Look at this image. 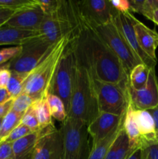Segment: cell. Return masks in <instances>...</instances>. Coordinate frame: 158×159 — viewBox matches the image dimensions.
Here are the masks:
<instances>
[{"mask_svg":"<svg viewBox=\"0 0 158 159\" xmlns=\"http://www.w3.org/2000/svg\"><path fill=\"white\" fill-rule=\"evenodd\" d=\"M77 26L73 33L74 50L80 63L95 79L122 86L128 90L129 75L120 59L107 43L82 20L76 9Z\"/></svg>","mask_w":158,"mask_h":159,"instance_id":"obj_1","label":"cell"},{"mask_svg":"<svg viewBox=\"0 0 158 159\" xmlns=\"http://www.w3.org/2000/svg\"><path fill=\"white\" fill-rule=\"evenodd\" d=\"M99 113L94 78L88 68L80 63L77 58L67 117L80 121L88 126Z\"/></svg>","mask_w":158,"mask_h":159,"instance_id":"obj_2","label":"cell"},{"mask_svg":"<svg viewBox=\"0 0 158 159\" xmlns=\"http://www.w3.org/2000/svg\"><path fill=\"white\" fill-rule=\"evenodd\" d=\"M73 34H68L54 45L44 59L29 72L25 82L23 93L36 101L46 98L49 94L56 71L63 53L72 38Z\"/></svg>","mask_w":158,"mask_h":159,"instance_id":"obj_3","label":"cell"},{"mask_svg":"<svg viewBox=\"0 0 158 159\" xmlns=\"http://www.w3.org/2000/svg\"><path fill=\"white\" fill-rule=\"evenodd\" d=\"M73 38L74 35L64 51L49 92L50 94L56 95L60 98L64 103L67 113L69 109L77 65V56L74 50Z\"/></svg>","mask_w":158,"mask_h":159,"instance_id":"obj_4","label":"cell"},{"mask_svg":"<svg viewBox=\"0 0 158 159\" xmlns=\"http://www.w3.org/2000/svg\"><path fill=\"white\" fill-rule=\"evenodd\" d=\"M88 126L67 117L60 128L63 138L62 159H88L91 152Z\"/></svg>","mask_w":158,"mask_h":159,"instance_id":"obj_5","label":"cell"},{"mask_svg":"<svg viewBox=\"0 0 158 159\" xmlns=\"http://www.w3.org/2000/svg\"><path fill=\"white\" fill-rule=\"evenodd\" d=\"M80 17L107 43V45L111 48L112 51L120 59L127 74L129 75L130 71L135 66L139 64H142L138 60L134 53L132 51L122 36L121 35L118 28L113 23L112 19L108 23L99 24V23L87 21L81 16Z\"/></svg>","mask_w":158,"mask_h":159,"instance_id":"obj_6","label":"cell"},{"mask_svg":"<svg viewBox=\"0 0 158 159\" xmlns=\"http://www.w3.org/2000/svg\"><path fill=\"white\" fill-rule=\"evenodd\" d=\"M55 44V43H54ZM54 44L42 35L22 45L20 52L9 62V69L18 73H29L46 57Z\"/></svg>","mask_w":158,"mask_h":159,"instance_id":"obj_7","label":"cell"},{"mask_svg":"<svg viewBox=\"0 0 158 159\" xmlns=\"http://www.w3.org/2000/svg\"><path fill=\"white\" fill-rule=\"evenodd\" d=\"M99 112L122 116L125 114L129 102L128 90L122 86L94 79Z\"/></svg>","mask_w":158,"mask_h":159,"instance_id":"obj_8","label":"cell"},{"mask_svg":"<svg viewBox=\"0 0 158 159\" xmlns=\"http://www.w3.org/2000/svg\"><path fill=\"white\" fill-rule=\"evenodd\" d=\"M136 18L132 12L122 14L116 11L112 16V21L120 32L121 35L125 40L138 60L149 68H155L156 62L152 60L139 47L134 30V24Z\"/></svg>","mask_w":158,"mask_h":159,"instance_id":"obj_9","label":"cell"},{"mask_svg":"<svg viewBox=\"0 0 158 159\" xmlns=\"http://www.w3.org/2000/svg\"><path fill=\"white\" fill-rule=\"evenodd\" d=\"M63 138L61 130L54 124L40 130L32 159H62Z\"/></svg>","mask_w":158,"mask_h":159,"instance_id":"obj_10","label":"cell"},{"mask_svg":"<svg viewBox=\"0 0 158 159\" xmlns=\"http://www.w3.org/2000/svg\"><path fill=\"white\" fill-rule=\"evenodd\" d=\"M124 115L118 116L105 112L99 113L87 127L91 141V148L95 147L121 125Z\"/></svg>","mask_w":158,"mask_h":159,"instance_id":"obj_11","label":"cell"},{"mask_svg":"<svg viewBox=\"0 0 158 159\" xmlns=\"http://www.w3.org/2000/svg\"><path fill=\"white\" fill-rule=\"evenodd\" d=\"M129 99L136 110H148L158 106V82L155 68L150 69L147 84L141 90H135L129 85Z\"/></svg>","mask_w":158,"mask_h":159,"instance_id":"obj_12","label":"cell"},{"mask_svg":"<svg viewBox=\"0 0 158 159\" xmlns=\"http://www.w3.org/2000/svg\"><path fill=\"white\" fill-rule=\"evenodd\" d=\"M74 2L81 16L91 23H108L116 12L110 5L109 0H84Z\"/></svg>","mask_w":158,"mask_h":159,"instance_id":"obj_13","label":"cell"},{"mask_svg":"<svg viewBox=\"0 0 158 159\" xmlns=\"http://www.w3.org/2000/svg\"><path fill=\"white\" fill-rule=\"evenodd\" d=\"M44 18L43 10L34 0L33 6L16 11L6 22L5 26L29 31H40V25Z\"/></svg>","mask_w":158,"mask_h":159,"instance_id":"obj_14","label":"cell"},{"mask_svg":"<svg viewBox=\"0 0 158 159\" xmlns=\"http://www.w3.org/2000/svg\"><path fill=\"white\" fill-rule=\"evenodd\" d=\"M136 39L141 49L156 62V50L158 47V33L151 30L136 19L134 24Z\"/></svg>","mask_w":158,"mask_h":159,"instance_id":"obj_15","label":"cell"},{"mask_svg":"<svg viewBox=\"0 0 158 159\" xmlns=\"http://www.w3.org/2000/svg\"><path fill=\"white\" fill-rule=\"evenodd\" d=\"M41 35L40 31H29L2 26L0 27V46H22L32 39Z\"/></svg>","mask_w":158,"mask_h":159,"instance_id":"obj_16","label":"cell"},{"mask_svg":"<svg viewBox=\"0 0 158 159\" xmlns=\"http://www.w3.org/2000/svg\"><path fill=\"white\" fill-rule=\"evenodd\" d=\"M40 130L34 131L12 144L15 159H32Z\"/></svg>","mask_w":158,"mask_h":159,"instance_id":"obj_17","label":"cell"},{"mask_svg":"<svg viewBox=\"0 0 158 159\" xmlns=\"http://www.w3.org/2000/svg\"><path fill=\"white\" fill-rule=\"evenodd\" d=\"M136 148L137 147H134L130 144L128 137L123 130V127H122L104 159H125L131 151Z\"/></svg>","mask_w":158,"mask_h":159,"instance_id":"obj_18","label":"cell"},{"mask_svg":"<svg viewBox=\"0 0 158 159\" xmlns=\"http://www.w3.org/2000/svg\"><path fill=\"white\" fill-rule=\"evenodd\" d=\"M134 117L141 138L147 140H155V123L148 110H136L134 108Z\"/></svg>","mask_w":158,"mask_h":159,"instance_id":"obj_19","label":"cell"},{"mask_svg":"<svg viewBox=\"0 0 158 159\" xmlns=\"http://www.w3.org/2000/svg\"><path fill=\"white\" fill-rule=\"evenodd\" d=\"M122 127L125 134L129 140L130 144L134 147L139 146V141L140 139L139 130L136 125L134 117V107L129 99L128 105L125 110V115L122 122Z\"/></svg>","mask_w":158,"mask_h":159,"instance_id":"obj_20","label":"cell"},{"mask_svg":"<svg viewBox=\"0 0 158 159\" xmlns=\"http://www.w3.org/2000/svg\"><path fill=\"white\" fill-rule=\"evenodd\" d=\"M150 69L151 68L144 64H139L135 66L129 73V86L135 90H141L145 88Z\"/></svg>","mask_w":158,"mask_h":159,"instance_id":"obj_21","label":"cell"},{"mask_svg":"<svg viewBox=\"0 0 158 159\" xmlns=\"http://www.w3.org/2000/svg\"><path fill=\"white\" fill-rule=\"evenodd\" d=\"M122 122H123V120H122ZM122 127V123L116 130H114L111 134L108 135L105 139L101 141L95 147L91 148V152H90L88 159H104L109 148L111 147L112 143L117 138Z\"/></svg>","mask_w":158,"mask_h":159,"instance_id":"obj_22","label":"cell"},{"mask_svg":"<svg viewBox=\"0 0 158 159\" xmlns=\"http://www.w3.org/2000/svg\"><path fill=\"white\" fill-rule=\"evenodd\" d=\"M23 113H17L11 110L6 116L3 117L0 130V142L3 141L9 134L21 124V120Z\"/></svg>","mask_w":158,"mask_h":159,"instance_id":"obj_23","label":"cell"},{"mask_svg":"<svg viewBox=\"0 0 158 159\" xmlns=\"http://www.w3.org/2000/svg\"><path fill=\"white\" fill-rule=\"evenodd\" d=\"M50 112L52 118H54L57 121L64 123L67 119L68 113L63 101L58 96L54 94H49L46 97Z\"/></svg>","mask_w":158,"mask_h":159,"instance_id":"obj_24","label":"cell"},{"mask_svg":"<svg viewBox=\"0 0 158 159\" xmlns=\"http://www.w3.org/2000/svg\"><path fill=\"white\" fill-rule=\"evenodd\" d=\"M33 107L38 120L40 130L46 128V127L53 124L52 116L46 98L36 101L33 103Z\"/></svg>","mask_w":158,"mask_h":159,"instance_id":"obj_25","label":"cell"},{"mask_svg":"<svg viewBox=\"0 0 158 159\" xmlns=\"http://www.w3.org/2000/svg\"><path fill=\"white\" fill-rule=\"evenodd\" d=\"M29 73H18L11 71V77L6 89L13 99L23 93L25 82L29 77Z\"/></svg>","mask_w":158,"mask_h":159,"instance_id":"obj_26","label":"cell"},{"mask_svg":"<svg viewBox=\"0 0 158 159\" xmlns=\"http://www.w3.org/2000/svg\"><path fill=\"white\" fill-rule=\"evenodd\" d=\"M34 102L35 100L32 97L25 93H22L13 99L11 110L17 113H24Z\"/></svg>","mask_w":158,"mask_h":159,"instance_id":"obj_27","label":"cell"},{"mask_svg":"<svg viewBox=\"0 0 158 159\" xmlns=\"http://www.w3.org/2000/svg\"><path fill=\"white\" fill-rule=\"evenodd\" d=\"M21 124L26 126L33 131L40 130L38 120H37V114H36L35 110H34L33 104L23 113V116L21 120Z\"/></svg>","mask_w":158,"mask_h":159,"instance_id":"obj_28","label":"cell"},{"mask_svg":"<svg viewBox=\"0 0 158 159\" xmlns=\"http://www.w3.org/2000/svg\"><path fill=\"white\" fill-rule=\"evenodd\" d=\"M34 0H0V6L6 9L18 11L33 6Z\"/></svg>","mask_w":158,"mask_h":159,"instance_id":"obj_29","label":"cell"},{"mask_svg":"<svg viewBox=\"0 0 158 159\" xmlns=\"http://www.w3.org/2000/svg\"><path fill=\"white\" fill-rule=\"evenodd\" d=\"M33 132H34L33 130L29 129V127H27L26 126L20 124L18 127H15V128L9 134V136L4 140V141L12 144V143L15 142V141L24 138L26 135L29 134L33 133Z\"/></svg>","mask_w":158,"mask_h":159,"instance_id":"obj_30","label":"cell"},{"mask_svg":"<svg viewBox=\"0 0 158 159\" xmlns=\"http://www.w3.org/2000/svg\"><path fill=\"white\" fill-rule=\"evenodd\" d=\"M36 3L43 10L44 15H49L56 12L60 7V0H35Z\"/></svg>","mask_w":158,"mask_h":159,"instance_id":"obj_31","label":"cell"},{"mask_svg":"<svg viewBox=\"0 0 158 159\" xmlns=\"http://www.w3.org/2000/svg\"><path fill=\"white\" fill-rule=\"evenodd\" d=\"M21 46H14L0 50V65L10 61L21 51Z\"/></svg>","mask_w":158,"mask_h":159,"instance_id":"obj_32","label":"cell"},{"mask_svg":"<svg viewBox=\"0 0 158 159\" xmlns=\"http://www.w3.org/2000/svg\"><path fill=\"white\" fill-rule=\"evenodd\" d=\"M109 2L113 9L119 13H133L130 0H109Z\"/></svg>","mask_w":158,"mask_h":159,"instance_id":"obj_33","label":"cell"},{"mask_svg":"<svg viewBox=\"0 0 158 159\" xmlns=\"http://www.w3.org/2000/svg\"><path fill=\"white\" fill-rule=\"evenodd\" d=\"M0 159H15L12 144L4 141L0 142Z\"/></svg>","mask_w":158,"mask_h":159,"instance_id":"obj_34","label":"cell"},{"mask_svg":"<svg viewBox=\"0 0 158 159\" xmlns=\"http://www.w3.org/2000/svg\"><path fill=\"white\" fill-rule=\"evenodd\" d=\"M16 11L12 10V9H6L0 6V27L4 26L6 22L12 16Z\"/></svg>","mask_w":158,"mask_h":159,"instance_id":"obj_35","label":"cell"},{"mask_svg":"<svg viewBox=\"0 0 158 159\" xmlns=\"http://www.w3.org/2000/svg\"><path fill=\"white\" fill-rule=\"evenodd\" d=\"M11 77V71L8 68L0 69V88H6Z\"/></svg>","mask_w":158,"mask_h":159,"instance_id":"obj_36","label":"cell"},{"mask_svg":"<svg viewBox=\"0 0 158 159\" xmlns=\"http://www.w3.org/2000/svg\"><path fill=\"white\" fill-rule=\"evenodd\" d=\"M11 99H13L12 96L6 88H0V105L9 102Z\"/></svg>","mask_w":158,"mask_h":159,"instance_id":"obj_37","label":"cell"},{"mask_svg":"<svg viewBox=\"0 0 158 159\" xmlns=\"http://www.w3.org/2000/svg\"><path fill=\"white\" fill-rule=\"evenodd\" d=\"M13 99H11L9 102L2 104V105H0V118L4 117V116L10 111L11 108H12Z\"/></svg>","mask_w":158,"mask_h":159,"instance_id":"obj_38","label":"cell"},{"mask_svg":"<svg viewBox=\"0 0 158 159\" xmlns=\"http://www.w3.org/2000/svg\"><path fill=\"white\" fill-rule=\"evenodd\" d=\"M125 159H141V148L139 146L132 150Z\"/></svg>","mask_w":158,"mask_h":159,"instance_id":"obj_39","label":"cell"},{"mask_svg":"<svg viewBox=\"0 0 158 159\" xmlns=\"http://www.w3.org/2000/svg\"><path fill=\"white\" fill-rule=\"evenodd\" d=\"M149 113L151 114L152 117H153V120L155 123V127H156V130H158V106L153 109L148 110Z\"/></svg>","mask_w":158,"mask_h":159,"instance_id":"obj_40","label":"cell"},{"mask_svg":"<svg viewBox=\"0 0 158 159\" xmlns=\"http://www.w3.org/2000/svg\"><path fill=\"white\" fill-rule=\"evenodd\" d=\"M150 20L153 21L155 24H156L158 26V9H156L155 11H153Z\"/></svg>","mask_w":158,"mask_h":159,"instance_id":"obj_41","label":"cell"},{"mask_svg":"<svg viewBox=\"0 0 158 159\" xmlns=\"http://www.w3.org/2000/svg\"><path fill=\"white\" fill-rule=\"evenodd\" d=\"M9 68V62L6 64H3V65H0V69H2V68Z\"/></svg>","mask_w":158,"mask_h":159,"instance_id":"obj_42","label":"cell"},{"mask_svg":"<svg viewBox=\"0 0 158 159\" xmlns=\"http://www.w3.org/2000/svg\"><path fill=\"white\" fill-rule=\"evenodd\" d=\"M155 140L158 142V130H156V134H155Z\"/></svg>","mask_w":158,"mask_h":159,"instance_id":"obj_43","label":"cell"},{"mask_svg":"<svg viewBox=\"0 0 158 159\" xmlns=\"http://www.w3.org/2000/svg\"><path fill=\"white\" fill-rule=\"evenodd\" d=\"M2 120H3V118H0V130H1V127H2Z\"/></svg>","mask_w":158,"mask_h":159,"instance_id":"obj_44","label":"cell"},{"mask_svg":"<svg viewBox=\"0 0 158 159\" xmlns=\"http://www.w3.org/2000/svg\"><path fill=\"white\" fill-rule=\"evenodd\" d=\"M157 159H158V157H157Z\"/></svg>","mask_w":158,"mask_h":159,"instance_id":"obj_45","label":"cell"}]
</instances>
